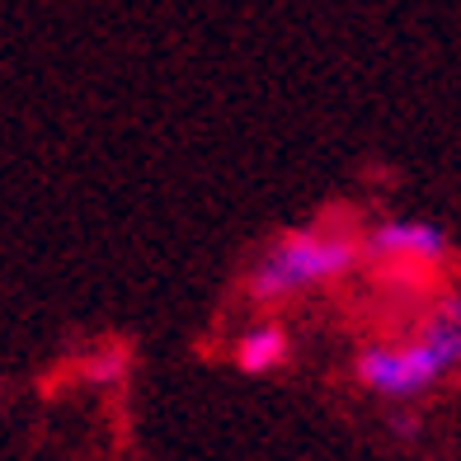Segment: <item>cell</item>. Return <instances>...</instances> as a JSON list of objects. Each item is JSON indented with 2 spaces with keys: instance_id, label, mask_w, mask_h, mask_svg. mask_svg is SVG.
Returning a JSON list of instances; mask_svg holds the SVG:
<instances>
[{
  "instance_id": "cell-1",
  "label": "cell",
  "mask_w": 461,
  "mask_h": 461,
  "mask_svg": "<svg viewBox=\"0 0 461 461\" xmlns=\"http://www.w3.org/2000/svg\"><path fill=\"white\" fill-rule=\"evenodd\" d=\"M363 259V240L325 236V230H287L255 259L245 274V297L259 311H278L283 302L302 297L306 287H321L334 278H348Z\"/></svg>"
},
{
  "instance_id": "cell-2",
  "label": "cell",
  "mask_w": 461,
  "mask_h": 461,
  "mask_svg": "<svg viewBox=\"0 0 461 461\" xmlns=\"http://www.w3.org/2000/svg\"><path fill=\"white\" fill-rule=\"evenodd\" d=\"M461 367V325L447 316H429V325L410 344H367L353 358V382L367 395L401 405L438 386L447 372Z\"/></svg>"
},
{
  "instance_id": "cell-5",
  "label": "cell",
  "mask_w": 461,
  "mask_h": 461,
  "mask_svg": "<svg viewBox=\"0 0 461 461\" xmlns=\"http://www.w3.org/2000/svg\"><path fill=\"white\" fill-rule=\"evenodd\" d=\"M128 367H132V353H122V348H113V353H90V363L80 367V376H86L90 386H118L122 376H128Z\"/></svg>"
},
{
  "instance_id": "cell-3",
  "label": "cell",
  "mask_w": 461,
  "mask_h": 461,
  "mask_svg": "<svg viewBox=\"0 0 461 461\" xmlns=\"http://www.w3.org/2000/svg\"><path fill=\"white\" fill-rule=\"evenodd\" d=\"M447 255V236L429 221H376L367 236H363V259L367 264H395V259H410V264H438Z\"/></svg>"
},
{
  "instance_id": "cell-6",
  "label": "cell",
  "mask_w": 461,
  "mask_h": 461,
  "mask_svg": "<svg viewBox=\"0 0 461 461\" xmlns=\"http://www.w3.org/2000/svg\"><path fill=\"white\" fill-rule=\"evenodd\" d=\"M438 316H447L461 325V292H443V302H438Z\"/></svg>"
},
{
  "instance_id": "cell-7",
  "label": "cell",
  "mask_w": 461,
  "mask_h": 461,
  "mask_svg": "<svg viewBox=\"0 0 461 461\" xmlns=\"http://www.w3.org/2000/svg\"><path fill=\"white\" fill-rule=\"evenodd\" d=\"M456 376H461V367H456Z\"/></svg>"
},
{
  "instance_id": "cell-4",
  "label": "cell",
  "mask_w": 461,
  "mask_h": 461,
  "mask_svg": "<svg viewBox=\"0 0 461 461\" xmlns=\"http://www.w3.org/2000/svg\"><path fill=\"white\" fill-rule=\"evenodd\" d=\"M287 353H292L287 325L283 321H255L249 330H240L236 348H230V363H236L240 372H249V376H264L278 363H287Z\"/></svg>"
}]
</instances>
